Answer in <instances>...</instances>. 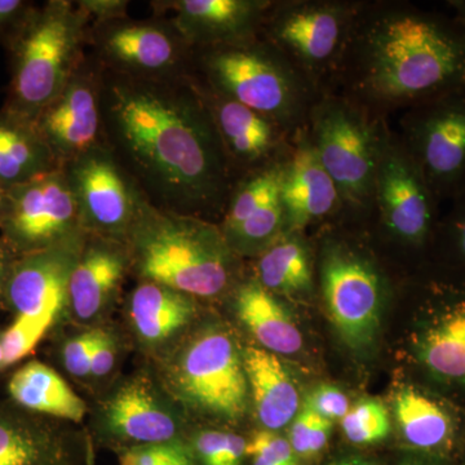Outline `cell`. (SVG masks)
Masks as SVG:
<instances>
[{"instance_id": "3957f363", "label": "cell", "mask_w": 465, "mask_h": 465, "mask_svg": "<svg viewBox=\"0 0 465 465\" xmlns=\"http://www.w3.org/2000/svg\"><path fill=\"white\" fill-rule=\"evenodd\" d=\"M131 272L194 299H216L235 289L240 256L217 223L182 215L143 201L125 238Z\"/></svg>"}, {"instance_id": "8992f818", "label": "cell", "mask_w": 465, "mask_h": 465, "mask_svg": "<svg viewBox=\"0 0 465 465\" xmlns=\"http://www.w3.org/2000/svg\"><path fill=\"white\" fill-rule=\"evenodd\" d=\"M388 118L336 92H322L309 112L308 139L344 203V217L370 219L376 168Z\"/></svg>"}, {"instance_id": "277c9868", "label": "cell", "mask_w": 465, "mask_h": 465, "mask_svg": "<svg viewBox=\"0 0 465 465\" xmlns=\"http://www.w3.org/2000/svg\"><path fill=\"white\" fill-rule=\"evenodd\" d=\"M193 75L271 119L292 137L307 125L320 92L264 39L194 51Z\"/></svg>"}, {"instance_id": "8fae6325", "label": "cell", "mask_w": 465, "mask_h": 465, "mask_svg": "<svg viewBox=\"0 0 465 465\" xmlns=\"http://www.w3.org/2000/svg\"><path fill=\"white\" fill-rule=\"evenodd\" d=\"M440 203L397 131L385 125L370 219L402 249L425 252L436 243Z\"/></svg>"}, {"instance_id": "ba28073f", "label": "cell", "mask_w": 465, "mask_h": 465, "mask_svg": "<svg viewBox=\"0 0 465 465\" xmlns=\"http://www.w3.org/2000/svg\"><path fill=\"white\" fill-rule=\"evenodd\" d=\"M363 0H273L260 38L320 94L331 91Z\"/></svg>"}, {"instance_id": "44dd1931", "label": "cell", "mask_w": 465, "mask_h": 465, "mask_svg": "<svg viewBox=\"0 0 465 465\" xmlns=\"http://www.w3.org/2000/svg\"><path fill=\"white\" fill-rule=\"evenodd\" d=\"M84 433L0 401V465H91Z\"/></svg>"}, {"instance_id": "484cf974", "label": "cell", "mask_w": 465, "mask_h": 465, "mask_svg": "<svg viewBox=\"0 0 465 465\" xmlns=\"http://www.w3.org/2000/svg\"><path fill=\"white\" fill-rule=\"evenodd\" d=\"M197 299L163 284L140 281L128 300V316L139 341L149 348L173 345L197 316Z\"/></svg>"}, {"instance_id": "f546056e", "label": "cell", "mask_w": 465, "mask_h": 465, "mask_svg": "<svg viewBox=\"0 0 465 465\" xmlns=\"http://www.w3.org/2000/svg\"><path fill=\"white\" fill-rule=\"evenodd\" d=\"M60 168L34 122L0 109V186L9 191Z\"/></svg>"}, {"instance_id": "7a4b0ae2", "label": "cell", "mask_w": 465, "mask_h": 465, "mask_svg": "<svg viewBox=\"0 0 465 465\" xmlns=\"http://www.w3.org/2000/svg\"><path fill=\"white\" fill-rule=\"evenodd\" d=\"M465 91V20L363 0L331 91L381 118Z\"/></svg>"}, {"instance_id": "1f68e13d", "label": "cell", "mask_w": 465, "mask_h": 465, "mask_svg": "<svg viewBox=\"0 0 465 465\" xmlns=\"http://www.w3.org/2000/svg\"><path fill=\"white\" fill-rule=\"evenodd\" d=\"M341 428L353 445H375L390 436V412L379 401L363 400L349 409L348 414L341 419Z\"/></svg>"}, {"instance_id": "2e32d148", "label": "cell", "mask_w": 465, "mask_h": 465, "mask_svg": "<svg viewBox=\"0 0 465 465\" xmlns=\"http://www.w3.org/2000/svg\"><path fill=\"white\" fill-rule=\"evenodd\" d=\"M411 348L416 365L446 394L465 401V280L433 281Z\"/></svg>"}, {"instance_id": "d6a6232c", "label": "cell", "mask_w": 465, "mask_h": 465, "mask_svg": "<svg viewBox=\"0 0 465 465\" xmlns=\"http://www.w3.org/2000/svg\"><path fill=\"white\" fill-rule=\"evenodd\" d=\"M189 446L198 465H243L247 457V440L222 430H202Z\"/></svg>"}, {"instance_id": "ffe728a7", "label": "cell", "mask_w": 465, "mask_h": 465, "mask_svg": "<svg viewBox=\"0 0 465 465\" xmlns=\"http://www.w3.org/2000/svg\"><path fill=\"white\" fill-rule=\"evenodd\" d=\"M100 421L103 432L124 449L182 440L176 405L145 375L134 376L113 391L101 409Z\"/></svg>"}, {"instance_id": "7bdbcfd3", "label": "cell", "mask_w": 465, "mask_h": 465, "mask_svg": "<svg viewBox=\"0 0 465 465\" xmlns=\"http://www.w3.org/2000/svg\"><path fill=\"white\" fill-rule=\"evenodd\" d=\"M332 432V421L316 415L308 443L307 459L316 458L326 448Z\"/></svg>"}, {"instance_id": "52a82bcc", "label": "cell", "mask_w": 465, "mask_h": 465, "mask_svg": "<svg viewBox=\"0 0 465 465\" xmlns=\"http://www.w3.org/2000/svg\"><path fill=\"white\" fill-rule=\"evenodd\" d=\"M163 381L171 399L228 421H238L249 405L243 349L222 324H207L174 342L164 358Z\"/></svg>"}, {"instance_id": "4fadbf2b", "label": "cell", "mask_w": 465, "mask_h": 465, "mask_svg": "<svg viewBox=\"0 0 465 465\" xmlns=\"http://www.w3.org/2000/svg\"><path fill=\"white\" fill-rule=\"evenodd\" d=\"M397 134L440 202L465 193V91L407 109Z\"/></svg>"}, {"instance_id": "d4e9b609", "label": "cell", "mask_w": 465, "mask_h": 465, "mask_svg": "<svg viewBox=\"0 0 465 465\" xmlns=\"http://www.w3.org/2000/svg\"><path fill=\"white\" fill-rule=\"evenodd\" d=\"M130 272V252L125 242L85 234L84 247L70 274L67 309L79 322L97 320L112 307Z\"/></svg>"}, {"instance_id": "f6af8a7d", "label": "cell", "mask_w": 465, "mask_h": 465, "mask_svg": "<svg viewBox=\"0 0 465 465\" xmlns=\"http://www.w3.org/2000/svg\"><path fill=\"white\" fill-rule=\"evenodd\" d=\"M399 465H465L460 461L443 460V459L421 457L416 455L414 458L406 459Z\"/></svg>"}, {"instance_id": "603a6c76", "label": "cell", "mask_w": 465, "mask_h": 465, "mask_svg": "<svg viewBox=\"0 0 465 465\" xmlns=\"http://www.w3.org/2000/svg\"><path fill=\"white\" fill-rule=\"evenodd\" d=\"M198 84L238 179L284 157L291 137L282 128L201 81Z\"/></svg>"}, {"instance_id": "5b68a950", "label": "cell", "mask_w": 465, "mask_h": 465, "mask_svg": "<svg viewBox=\"0 0 465 465\" xmlns=\"http://www.w3.org/2000/svg\"><path fill=\"white\" fill-rule=\"evenodd\" d=\"M88 30V18L76 2L50 0L36 5L5 48L11 79L3 108L35 122L84 63Z\"/></svg>"}, {"instance_id": "f35d334b", "label": "cell", "mask_w": 465, "mask_h": 465, "mask_svg": "<svg viewBox=\"0 0 465 465\" xmlns=\"http://www.w3.org/2000/svg\"><path fill=\"white\" fill-rule=\"evenodd\" d=\"M36 5L26 0H0V45L7 48L32 16Z\"/></svg>"}, {"instance_id": "8d00e7d4", "label": "cell", "mask_w": 465, "mask_h": 465, "mask_svg": "<svg viewBox=\"0 0 465 465\" xmlns=\"http://www.w3.org/2000/svg\"><path fill=\"white\" fill-rule=\"evenodd\" d=\"M304 407L330 421L338 419L341 420L351 409L344 391L329 384L318 385L316 390L312 391L305 400Z\"/></svg>"}, {"instance_id": "7dc6e473", "label": "cell", "mask_w": 465, "mask_h": 465, "mask_svg": "<svg viewBox=\"0 0 465 465\" xmlns=\"http://www.w3.org/2000/svg\"><path fill=\"white\" fill-rule=\"evenodd\" d=\"M9 201V193L8 189L3 188L0 186V223H2L3 217L5 215V211H7Z\"/></svg>"}, {"instance_id": "83f0119b", "label": "cell", "mask_w": 465, "mask_h": 465, "mask_svg": "<svg viewBox=\"0 0 465 465\" xmlns=\"http://www.w3.org/2000/svg\"><path fill=\"white\" fill-rule=\"evenodd\" d=\"M235 314L262 349L274 354L298 353L302 335L286 305L252 277L232 290Z\"/></svg>"}, {"instance_id": "f1b7e54d", "label": "cell", "mask_w": 465, "mask_h": 465, "mask_svg": "<svg viewBox=\"0 0 465 465\" xmlns=\"http://www.w3.org/2000/svg\"><path fill=\"white\" fill-rule=\"evenodd\" d=\"M9 401L34 415L81 423L87 414L84 401L50 366L29 361L12 374Z\"/></svg>"}, {"instance_id": "ee69618b", "label": "cell", "mask_w": 465, "mask_h": 465, "mask_svg": "<svg viewBox=\"0 0 465 465\" xmlns=\"http://www.w3.org/2000/svg\"><path fill=\"white\" fill-rule=\"evenodd\" d=\"M20 256L0 237V307L5 305V290L14 266Z\"/></svg>"}, {"instance_id": "9c48e42d", "label": "cell", "mask_w": 465, "mask_h": 465, "mask_svg": "<svg viewBox=\"0 0 465 465\" xmlns=\"http://www.w3.org/2000/svg\"><path fill=\"white\" fill-rule=\"evenodd\" d=\"M85 234L17 259L3 305L12 314L11 323L3 330L5 369L32 354L67 308L70 274Z\"/></svg>"}, {"instance_id": "ab89813d", "label": "cell", "mask_w": 465, "mask_h": 465, "mask_svg": "<svg viewBox=\"0 0 465 465\" xmlns=\"http://www.w3.org/2000/svg\"><path fill=\"white\" fill-rule=\"evenodd\" d=\"M131 3L127 0H78L76 5L81 8L91 26L112 23L128 16V7Z\"/></svg>"}, {"instance_id": "c3c4849f", "label": "cell", "mask_w": 465, "mask_h": 465, "mask_svg": "<svg viewBox=\"0 0 465 465\" xmlns=\"http://www.w3.org/2000/svg\"><path fill=\"white\" fill-rule=\"evenodd\" d=\"M451 5L450 7L454 9L455 14L465 20V2H452Z\"/></svg>"}, {"instance_id": "cb8c5ba5", "label": "cell", "mask_w": 465, "mask_h": 465, "mask_svg": "<svg viewBox=\"0 0 465 465\" xmlns=\"http://www.w3.org/2000/svg\"><path fill=\"white\" fill-rule=\"evenodd\" d=\"M394 418L403 443L421 457L459 461L465 450L460 410L430 388L403 385L394 399Z\"/></svg>"}, {"instance_id": "30bf717a", "label": "cell", "mask_w": 465, "mask_h": 465, "mask_svg": "<svg viewBox=\"0 0 465 465\" xmlns=\"http://www.w3.org/2000/svg\"><path fill=\"white\" fill-rule=\"evenodd\" d=\"M324 307L351 349L372 344L381 326L388 282L378 260L362 244L330 229L316 262Z\"/></svg>"}, {"instance_id": "4316f807", "label": "cell", "mask_w": 465, "mask_h": 465, "mask_svg": "<svg viewBox=\"0 0 465 465\" xmlns=\"http://www.w3.org/2000/svg\"><path fill=\"white\" fill-rule=\"evenodd\" d=\"M250 399L260 424L277 432L299 414L298 385L277 354L259 347L243 349Z\"/></svg>"}, {"instance_id": "9a60e30c", "label": "cell", "mask_w": 465, "mask_h": 465, "mask_svg": "<svg viewBox=\"0 0 465 465\" xmlns=\"http://www.w3.org/2000/svg\"><path fill=\"white\" fill-rule=\"evenodd\" d=\"M8 193L0 237L18 256L52 249L84 232L63 168L15 186Z\"/></svg>"}, {"instance_id": "4dcf8cb0", "label": "cell", "mask_w": 465, "mask_h": 465, "mask_svg": "<svg viewBox=\"0 0 465 465\" xmlns=\"http://www.w3.org/2000/svg\"><path fill=\"white\" fill-rule=\"evenodd\" d=\"M252 278L277 296H307L314 289L316 262L304 232H284L255 258Z\"/></svg>"}, {"instance_id": "7c38bea8", "label": "cell", "mask_w": 465, "mask_h": 465, "mask_svg": "<svg viewBox=\"0 0 465 465\" xmlns=\"http://www.w3.org/2000/svg\"><path fill=\"white\" fill-rule=\"evenodd\" d=\"M87 48L101 69L116 75L173 79L193 73L194 51L163 17H125L91 26Z\"/></svg>"}, {"instance_id": "836d02e7", "label": "cell", "mask_w": 465, "mask_h": 465, "mask_svg": "<svg viewBox=\"0 0 465 465\" xmlns=\"http://www.w3.org/2000/svg\"><path fill=\"white\" fill-rule=\"evenodd\" d=\"M121 465H198L191 446L182 440L124 449Z\"/></svg>"}, {"instance_id": "6da1fadb", "label": "cell", "mask_w": 465, "mask_h": 465, "mask_svg": "<svg viewBox=\"0 0 465 465\" xmlns=\"http://www.w3.org/2000/svg\"><path fill=\"white\" fill-rule=\"evenodd\" d=\"M100 70L105 145L149 203L222 220L238 176L193 73L136 79Z\"/></svg>"}, {"instance_id": "b9f144b4", "label": "cell", "mask_w": 465, "mask_h": 465, "mask_svg": "<svg viewBox=\"0 0 465 465\" xmlns=\"http://www.w3.org/2000/svg\"><path fill=\"white\" fill-rule=\"evenodd\" d=\"M314 419L316 414L307 407H302L291 423L289 440L299 459L308 457L309 437H311Z\"/></svg>"}, {"instance_id": "5bb4252c", "label": "cell", "mask_w": 465, "mask_h": 465, "mask_svg": "<svg viewBox=\"0 0 465 465\" xmlns=\"http://www.w3.org/2000/svg\"><path fill=\"white\" fill-rule=\"evenodd\" d=\"M63 170L84 232L125 242L146 198L112 150L101 145Z\"/></svg>"}, {"instance_id": "d6986e66", "label": "cell", "mask_w": 465, "mask_h": 465, "mask_svg": "<svg viewBox=\"0 0 465 465\" xmlns=\"http://www.w3.org/2000/svg\"><path fill=\"white\" fill-rule=\"evenodd\" d=\"M273 0H162L152 3L193 51L259 38Z\"/></svg>"}, {"instance_id": "7402d4cb", "label": "cell", "mask_w": 465, "mask_h": 465, "mask_svg": "<svg viewBox=\"0 0 465 465\" xmlns=\"http://www.w3.org/2000/svg\"><path fill=\"white\" fill-rule=\"evenodd\" d=\"M281 198L286 232H304L309 226L344 217L338 188L318 159L305 128L291 137L283 157Z\"/></svg>"}, {"instance_id": "ac0fdd59", "label": "cell", "mask_w": 465, "mask_h": 465, "mask_svg": "<svg viewBox=\"0 0 465 465\" xmlns=\"http://www.w3.org/2000/svg\"><path fill=\"white\" fill-rule=\"evenodd\" d=\"M282 161L243 174L232 186L217 224L240 258L255 259L286 232L281 198Z\"/></svg>"}, {"instance_id": "d590c367", "label": "cell", "mask_w": 465, "mask_h": 465, "mask_svg": "<svg viewBox=\"0 0 465 465\" xmlns=\"http://www.w3.org/2000/svg\"><path fill=\"white\" fill-rule=\"evenodd\" d=\"M452 203L449 215L440 222L436 241L442 238L455 265L465 272V193Z\"/></svg>"}, {"instance_id": "60d3db41", "label": "cell", "mask_w": 465, "mask_h": 465, "mask_svg": "<svg viewBox=\"0 0 465 465\" xmlns=\"http://www.w3.org/2000/svg\"><path fill=\"white\" fill-rule=\"evenodd\" d=\"M116 344L114 338L105 330L97 329L96 341L91 360V376L105 378L114 369Z\"/></svg>"}, {"instance_id": "e0dca14e", "label": "cell", "mask_w": 465, "mask_h": 465, "mask_svg": "<svg viewBox=\"0 0 465 465\" xmlns=\"http://www.w3.org/2000/svg\"><path fill=\"white\" fill-rule=\"evenodd\" d=\"M34 124L61 167L105 145L101 70L90 54Z\"/></svg>"}, {"instance_id": "74e56055", "label": "cell", "mask_w": 465, "mask_h": 465, "mask_svg": "<svg viewBox=\"0 0 465 465\" xmlns=\"http://www.w3.org/2000/svg\"><path fill=\"white\" fill-rule=\"evenodd\" d=\"M97 329L88 330L70 339L63 348V363L67 372L76 378L91 375L92 351L96 341Z\"/></svg>"}, {"instance_id": "681fc988", "label": "cell", "mask_w": 465, "mask_h": 465, "mask_svg": "<svg viewBox=\"0 0 465 465\" xmlns=\"http://www.w3.org/2000/svg\"><path fill=\"white\" fill-rule=\"evenodd\" d=\"M5 370V347H3V331H0V372Z\"/></svg>"}, {"instance_id": "bcb514c9", "label": "cell", "mask_w": 465, "mask_h": 465, "mask_svg": "<svg viewBox=\"0 0 465 465\" xmlns=\"http://www.w3.org/2000/svg\"><path fill=\"white\" fill-rule=\"evenodd\" d=\"M327 465H376L374 461L370 459L362 457H342L335 459V460L330 461Z\"/></svg>"}, {"instance_id": "e575fe53", "label": "cell", "mask_w": 465, "mask_h": 465, "mask_svg": "<svg viewBox=\"0 0 465 465\" xmlns=\"http://www.w3.org/2000/svg\"><path fill=\"white\" fill-rule=\"evenodd\" d=\"M247 457L252 465H300L289 439L266 430L247 440Z\"/></svg>"}]
</instances>
